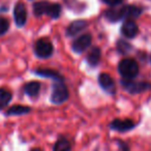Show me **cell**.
<instances>
[{"label": "cell", "mask_w": 151, "mask_h": 151, "mask_svg": "<svg viewBox=\"0 0 151 151\" xmlns=\"http://www.w3.org/2000/svg\"><path fill=\"white\" fill-rule=\"evenodd\" d=\"M12 99V93L6 89L0 88V110L6 107Z\"/></svg>", "instance_id": "ac0fdd59"}, {"label": "cell", "mask_w": 151, "mask_h": 151, "mask_svg": "<svg viewBox=\"0 0 151 151\" xmlns=\"http://www.w3.org/2000/svg\"><path fill=\"white\" fill-rule=\"evenodd\" d=\"M106 17L111 22H117V21H119V20L123 19L124 18L123 7H121V9H109V11L106 13Z\"/></svg>", "instance_id": "8fae6325"}, {"label": "cell", "mask_w": 151, "mask_h": 151, "mask_svg": "<svg viewBox=\"0 0 151 151\" xmlns=\"http://www.w3.org/2000/svg\"><path fill=\"white\" fill-rule=\"evenodd\" d=\"M32 151H42V150H40V149H33Z\"/></svg>", "instance_id": "d4e9b609"}, {"label": "cell", "mask_w": 151, "mask_h": 151, "mask_svg": "<svg viewBox=\"0 0 151 151\" xmlns=\"http://www.w3.org/2000/svg\"><path fill=\"white\" fill-rule=\"evenodd\" d=\"M99 83L101 87L106 91V92L110 93V94H114L116 91L115 82L112 79V77L108 73H101L99 77Z\"/></svg>", "instance_id": "52a82bcc"}, {"label": "cell", "mask_w": 151, "mask_h": 151, "mask_svg": "<svg viewBox=\"0 0 151 151\" xmlns=\"http://www.w3.org/2000/svg\"><path fill=\"white\" fill-rule=\"evenodd\" d=\"M87 26L86 21H83V20H78V21H75L70 24V25L67 27L66 33L68 36H75L78 33H80L83 29H85Z\"/></svg>", "instance_id": "30bf717a"}, {"label": "cell", "mask_w": 151, "mask_h": 151, "mask_svg": "<svg viewBox=\"0 0 151 151\" xmlns=\"http://www.w3.org/2000/svg\"><path fill=\"white\" fill-rule=\"evenodd\" d=\"M50 2L48 1H40V2L34 3L33 5V12L34 15L36 17H40L42 15H47V11H48V7Z\"/></svg>", "instance_id": "5bb4252c"}, {"label": "cell", "mask_w": 151, "mask_h": 151, "mask_svg": "<svg viewBox=\"0 0 151 151\" xmlns=\"http://www.w3.org/2000/svg\"><path fill=\"white\" fill-rule=\"evenodd\" d=\"M91 40L92 37L89 34H84V35H81L80 37H78L77 40L73 42V50L76 53H82L85 50L89 48V46L91 45Z\"/></svg>", "instance_id": "8992f818"}, {"label": "cell", "mask_w": 151, "mask_h": 151, "mask_svg": "<svg viewBox=\"0 0 151 151\" xmlns=\"http://www.w3.org/2000/svg\"><path fill=\"white\" fill-rule=\"evenodd\" d=\"M31 111L29 107H24V106H14L7 111V115H23L27 114Z\"/></svg>", "instance_id": "d6986e66"}, {"label": "cell", "mask_w": 151, "mask_h": 151, "mask_svg": "<svg viewBox=\"0 0 151 151\" xmlns=\"http://www.w3.org/2000/svg\"><path fill=\"white\" fill-rule=\"evenodd\" d=\"M24 90H25L26 94H28L29 96H36L40 93V84L38 82H35V81L34 82H29L25 85Z\"/></svg>", "instance_id": "4fadbf2b"}, {"label": "cell", "mask_w": 151, "mask_h": 151, "mask_svg": "<svg viewBox=\"0 0 151 151\" xmlns=\"http://www.w3.org/2000/svg\"><path fill=\"white\" fill-rule=\"evenodd\" d=\"M118 70L124 79L132 80L139 73V65L134 59H123L118 65Z\"/></svg>", "instance_id": "6da1fadb"}, {"label": "cell", "mask_w": 151, "mask_h": 151, "mask_svg": "<svg viewBox=\"0 0 151 151\" xmlns=\"http://www.w3.org/2000/svg\"><path fill=\"white\" fill-rule=\"evenodd\" d=\"M99 59H101V50L97 47H94L90 50V52L87 55V61L91 66H95L99 64Z\"/></svg>", "instance_id": "7c38bea8"}, {"label": "cell", "mask_w": 151, "mask_h": 151, "mask_svg": "<svg viewBox=\"0 0 151 151\" xmlns=\"http://www.w3.org/2000/svg\"><path fill=\"white\" fill-rule=\"evenodd\" d=\"M117 48H118V50L120 51V53L125 54V53L129 52V50L132 49V47H130L126 42H124V40H119L118 44H117Z\"/></svg>", "instance_id": "44dd1931"}, {"label": "cell", "mask_w": 151, "mask_h": 151, "mask_svg": "<svg viewBox=\"0 0 151 151\" xmlns=\"http://www.w3.org/2000/svg\"><path fill=\"white\" fill-rule=\"evenodd\" d=\"M68 99V90L65 84H63L62 81H57L53 85L52 94H51V101L54 104H62Z\"/></svg>", "instance_id": "7a4b0ae2"}, {"label": "cell", "mask_w": 151, "mask_h": 151, "mask_svg": "<svg viewBox=\"0 0 151 151\" xmlns=\"http://www.w3.org/2000/svg\"><path fill=\"white\" fill-rule=\"evenodd\" d=\"M35 54L40 58H49L53 53V45L46 38H40L34 46Z\"/></svg>", "instance_id": "3957f363"}, {"label": "cell", "mask_w": 151, "mask_h": 151, "mask_svg": "<svg viewBox=\"0 0 151 151\" xmlns=\"http://www.w3.org/2000/svg\"><path fill=\"white\" fill-rule=\"evenodd\" d=\"M121 84L124 87V89L127 90L129 93H141L151 88V85L149 83L134 82V81L126 80V79L121 81Z\"/></svg>", "instance_id": "277c9868"}, {"label": "cell", "mask_w": 151, "mask_h": 151, "mask_svg": "<svg viewBox=\"0 0 151 151\" xmlns=\"http://www.w3.org/2000/svg\"><path fill=\"white\" fill-rule=\"evenodd\" d=\"M9 30V21L4 18L0 17V35L4 34Z\"/></svg>", "instance_id": "7402d4cb"}, {"label": "cell", "mask_w": 151, "mask_h": 151, "mask_svg": "<svg viewBox=\"0 0 151 151\" xmlns=\"http://www.w3.org/2000/svg\"><path fill=\"white\" fill-rule=\"evenodd\" d=\"M61 14V6L58 3H50L47 11V15L50 16L53 19H57Z\"/></svg>", "instance_id": "ffe728a7"}, {"label": "cell", "mask_w": 151, "mask_h": 151, "mask_svg": "<svg viewBox=\"0 0 151 151\" xmlns=\"http://www.w3.org/2000/svg\"><path fill=\"white\" fill-rule=\"evenodd\" d=\"M35 73L37 75L42 76V77H47V78H51L54 79L56 81H62L63 78L59 75L58 73L54 70H50V69H38V70H35Z\"/></svg>", "instance_id": "e0dca14e"}, {"label": "cell", "mask_w": 151, "mask_h": 151, "mask_svg": "<svg viewBox=\"0 0 151 151\" xmlns=\"http://www.w3.org/2000/svg\"><path fill=\"white\" fill-rule=\"evenodd\" d=\"M124 18H137L141 15L142 11L134 5H125L123 6Z\"/></svg>", "instance_id": "9a60e30c"}, {"label": "cell", "mask_w": 151, "mask_h": 151, "mask_svg": "<svg viewBox=\"0 0 151 151\" xmlns=\"http://www.w3.org/2000/svg\"><path fill=\"white\" fill-rule=\"evenodd\" d=\"M14 17H15V22L18 27H22L26 24L27 21V9L23 3L19 2L16 4L15 9H14Z\"/></svg>", "instance_id": "5b68a950"}, {"label": "cell", "mask_w": 151, "mask_h": 151, "mask_svg": "<svg viewBox=\"0 0 151 151\" xmlns=\"http://www.w3.org/2000/svg\"><path fill=\"white\" fill-rule=\"evenodd\" d=\"M138 32H139L138 25H137L132 20H127V21H125L121 27V33L127 38L134 37V36L138 34Z\"/></svg>", "instance_id": "ba28073f"}, {"label": "cell", "mask_w": 151, "mask_h": 151, "mask_svg": "<svg viewBox=\"0 0 151 151\" xmlns=\"http://www.w3.org/2000/svg\"><path fill=\"white\" fill-rule=\"evenodd\" d=\"M134 127V123L129 119H115L111 123V128L117 130V132H127V130L132 129Z\"/></svg>", "instance_id": "9c48e42d"}, {"label": "cell", "mask_w": 151, "mask_h": 151, "mask_svg": "<svg viewBox=\"0 0 151 151\" xmlns=\"http://www.w3.org/2000/svg\"><path fill=\"white\" fill-rule=\"evenodd\" d=\"M70 150V144H69L68 140L63 137L59 138L57 142L55 143V146L53 151H69Z\"/></svg>", "instance_id": "2e32d148"}, {"label": "cell", "mask_w": 151, "mask_h": 151, "mask_svg": "<svg viewBox=\"0 0 151 151\" xmlns=\"http://www.w3.org/2000/svg\"><path fill=\"white\" fill-rule=\"evenodd\" d=\"M104 2L107 3L109 5H112V6H115V5H118L123 1V0H103Z\"/></svg>", "instance_id": "603a6c76"}, {"label": "cell", "mask_w": 151, "mask_h": 151, "mask_svg": "<svg viewBox=\"0 0 151 151\" xmlns=\"http://www.w3.org/2000/svg\"><path fill=\"white\" fill-rule=\"evenodd\" d=\"M120 145H121V149H122V151H128V147L126 146L125 144H122V143H120Z\"/></svg>", "instance_id": "cb8c5ba5"}]
</instances>
